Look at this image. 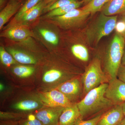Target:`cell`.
<instances>
[{"mask_svg": "<svg viewBox=\"0 0 125 125\" xmlns=\"http://www.w3.org/2000/svg\"><path fill=\"white\" fill-rule=\"evenodd\" d=\"M108 85V83H104L92 90L77 103L82 119L114 106L105 96Z\"/></svg>", "mask_w": 125, "mask_h": 125, "instance_id": "1", "label": "cell"}, {"mask_svg": "<svg viewBox=\"0 0 125 125\" xmlns=\"http://www.w3.org/2000/svg\"><path fill=\"white\" fill-rule=\"evenodd\" d=\"M22 5L18 0H10L0 12V29L19 10Z\"/></svg>", "mask_w": 125, "mask_h": 125, "instance_id": "13", "label": "cell"}, {"mask_svg": "<svg viewBox=\"0 0 125 125\" xmlns=\"http://www.w3.org/2000/svg\"><path fill=\"white\" fill-rule=\"evenodd\" d=\"M65 107H46L40 109L34 114L43 125H57L58 120Z\"/></svg>", "mask_w": 125, "mask_h": 125, "instance_id": "8", "label": "cell"}, {"mask_svg": "<svg viewBox=\"0 0 125 125\" xmlns=\"http://www.w3.org/2000/svg\"><path fill=\"white\" fill-rule=\"evenodd\" d=\"M72 54L79 60L87 62L89 59V53L87 48L80 44L73 45L71 48Z\"/></svg>", "mask_w": 125, "mask_h": 125, "instance_id": "19", "label": "cell"}, {"mask_svg": "<svg viewBox=\"0 0 125 125\" xmlns=\"http://www.w3.org/2000/svg\"><path fill=\"white\" fill-rule=\"evenodd\" d=\"M123 20L125 22V16H124L123 18Z\"/></svg>", "mask_w": 125, "mask_h": 125, "instance_id": "40", "label": "cell"}, {"mask_svg": "<svg viewBox=\"0 0 125 125\" xmlns=\"http://www.w3.org/2000/svg\"><path fill=\"white\" fill-rule=\"evenodd\" d=\"M117 78L125 83V66L121 65L117 73Z\"/></svg>", "mask_w": 125, "mask_h": 125, "instance_id": "31", "label": "cell"}, {"mask_svg": "<svg viewBox=\"0 0 125 125\" xmlns=\"http://www.w3.org/2000/svg\"></svg>", "mask_w": 125, "mask_h": 125, "instance_id": "42", "label": "cell"}, {"mask_svg": "<svg viewBox=\"0 0 125 125\" xmlns=\"http://www.w3.org/2000/svg\"><path fill=\"white\" fill-rule=\"evenodd\" d=\"M39 31L43 38L47 42L55 46L58 45L59 43V38L55 32L44 28L40 29Z\"/></svg>", "mask_w": 125, "mask_h": 125, "instance_id": "22", "label": "cell"}, {"mask_svg": "<svg viewBox=\"0 0 125 125\" xmlns=\"http://www.w3.org/2000/svg\"><path fill=\"white\" fill-rule=\"evenodd\" d=\"M117 18V16H107L101 12L86 30L89 44L96 45L103 37L109 35L115 29Z\"/></svg>", "mask_w": 125, "mask_h": 125, "instance_id": "3", "label": "cell"}, {"mask_svg": "<svg viewBox=\"0 0 125 125\" xmlns=\"http://www.w3.org/2000/svg\"><path fill=\"white\" fill-rule=\"evenodd\" d=\"M3 87H4V86L2 85V84H0V90H2V89H3Z\"/></svg>", "mask_w": 125, "mask_h": 125, "instance_id": "39", "label": "cell"}, {"mask_svg": "<svg viewBox=\"0 0 125 125\" xmlns=\"http://www.w3.org/2000/svg\"><path fill=\"white\" fill-rule=\"evenodd\" d=\"M57 89L62 93L71 102L77 99L81 93L80 82L77 78L64 82Z\"/></svg>", "mask_w": 125, "mask_h": 125, "instance_id": "10", "label": "cell"}, {"mask_svg": "<svg viewBox=\"0 0 125 125\" xmlns=\"http://www.w3.org/2000/svg\"><path fill=\"white\" fill-rule=\"evenodd\" d=\"M32 36L31 32L27 28L19 25H14L1 34V37H4L15 41L25 40Z\"/></svg>", "mask_w": 125, "mask_h": 125, "instance_id": "12", "label": "cell"}, {"mask_svg": "<svg viewBox=\"0 0 125 125\" xmlns=\"http://www.w3.org/2000/svg\"><path fill=\"white\" fill-rule=\"evenodd\" d=\"M115 29L116 33L125 38V22L123 20L117 22Z\"/></svg>", "mask_w": 125, "mask_h": 125, "instance_id": "30", "label": "cell"}, {"mask_svg": "<svg viewBox=\"0 0 125 125\" xmlns=\"http://www.w3.org/2000/svg\"><path fill=\"white\" fill-rule=\"evenodd\" d=\"M42 0H27L16 15L15 19L18 21L25 13L36 6Z\"/></svg>", "mask_w": 125, "mask_h": 125, "instance_id": "24", "label": "cell"}, {"mask_svg": "<svg viewBox=\"0 0 125 125\" xmlns=\"http://www.w3.org/2000/svg\"><path fill=\"white\" fill-rule=\"evenodd\" d=\"M102 115L99 114L94 118L87 120H84L80 117L74 125H97Z\"/></svg>", "mask_w": 125, "mask_h": 125, "instance_id": "29", "label": "cell"}, {"mask_svg": "<svg viewBox=\"0 0 125 125\" xmlns=\"http://www.w3.org/2000/svg\"><path fill=\"white\" fill-rule=\"evenodd\" d=\"M120 124L122 125H125V117L123 118Z\"/></svg>", "mask_w": 125, "mask_h": 125, "instance_id": "38", "label": "cell"}, {"mask_svg": "<svg viewBox=\"0 0 125 125\" xmlns=\"http://www.w3.org/2000/svg\"><path fill=\"white\" fill-rule=\"evenodd\" d=\"M0 58L1 62L6 66H10L16 63L13 56L2 46L0 47Z\"/></svg>", "mask_w": 125, "mask_h": 125, "instance_id": "26", "label": "cell"}, {"mask_svg": "<svg viewBox=\"0 0 125 125\" xmlns=\"http://www.w3.org/2000/svg\"><path fill=\"white\" fill-rule=\"evenodd\" d=\"M91 0H83V4H84L85 5L88 4V3L89 2H90Z\"/></svg>", "mask_w": 125, "mask_h": 125, "instance_id": "37", "label": "cell"}, {"mask_svg": "<svg viewBox=\"0 0 125 125\" xmlns=\"http://www.w3.org/2000/svg\"><path fill=\"white\" fill-rule=\"evenodd\" d=\"M19 125H43L34 114L27 115L25 117L19 121Z\"/></svg>", "mask_w": 125, "mask_h": 125, "instance_id": "28", "label": "cell"}, {"mask_svg": "<svg viewBox=\"0 0 125 125\" xmlns=\"http://www.w3.org/2000/svg\"><path fill=\"white\" fill-rule=\"evenodd\" d=\"M46 6L44 1L42 0L36 6L25 13L18 21L25 23L35 20L43 12Z\"/></svg>", "mask_w": 125, "mask_h": 125, "instance_id": "15", "label": "cell"}, {"mask_svg": "<svg viewBox=\"0 0 125 125\" xmlns=\"http://www.w3.org/2000/svg\"><path fill=\"white\" fill-rule=\"evenodd\" d=\"M42 103V102L32 99H27L16 103L13 107L14 109L22 111H30L41 108Z\"/></svg>", "mask_w": 125, "mask_h": 125, "instance_id": "18", "label": "cell"}, {"mask_svg": "<svg viewBox=\"0 0 125 125\" xmlns=\"http://www.w3.org/2000/svg\"><path fill=\"white\" fill-rule=\"evenodd\" d=\"M56 0H43L46 6L51 4Z\"/></svg>", "mask_w": 125, "mask_h": 125, "instance_id": "34", "label": "cell"}, {"mask_svg": "<svg viewBox=\"0 0 125 125\" xmlns=\"http://www.w3.org/2000/svg\"><path fill=\"white\" fill-rule=\"evenodd\" d=\"M27 115L24 114L8 112H0V118L1 120L20 121Z\"/></svg>", "mask_w": 125, "mask_h": 125, "instance_id": "27", "label": "cell"}, {"mask_svg": "<svg viewBox=\"0 0 125 125\" xmlns=\"http://www.w3.org/2000/svg\"><path fill=\"white\" fill-rule=\"evenodd\" d=\"M81 117L77 103L65 107L61 114L58 125H74Z\"/></svg>", "mask_w": 125, "mask_h": 125, "instance_id": "11", "label": "cell"}, {"mask_svg": "<svg viewBox=\"0 0 125 125\" xmlns=\"http://www.w3.org/2000/svg\"><path fill=\"white\" fill-rule=\"evenodd\" d=\"M125 45V38L116 33L108 45L105 55V67L110 79L117 78Z\"/></svg>", "mask_w": 125, "mask_h": 125, "instance_id": "2", "label": "cell"}, {"mask_svg": "<svg viewBox=\"0 0 125 125\" xmlns=\"http://www.w3.org/2000/svg\"><path fill=\"white\" fill-rule=\"evenodd\" d=\"M90 14L82 9H73L68 13L60 16L51 18L60 27L65 29L78 27L87 20Z\"/></svg>", "mask_w": 125, "mask_h": 125, "instance_id": "5", "label": "cell"}, {"mask_svg": "<svg viewBox=\"0 0 125 125\" xmlns=\"http://www.w3.org/2000/svg\"><path fill=\"white\" fill-rule=\"evenodd\" d=\"M78 1L77 0H57L51 4L46 6L43 12H48Z\"/></svg>", "mask_w": 125, "mask_h": 125, "instance_id": "25", "label": "cell"}, {"mask_svg": "<svg viewBox=\"0 0 125 125\" xmlns=\"http://www.w3.org/2000/svg\"><path fill=\"white\" fill-rule=\"evenodd\" d=\"M43 105L48 107H66L73 104L62 93L58 90H53L39 94Z\"/></svg>", "mask_w": 125, "mask_h": 125, "instance_id": "7", "label": "cell"}, {"mask_svg": "<svg viewBox=\"0 0 125 125\" xmlns=\"http://www.w3.org/2000/svg\"><path fill=\"white\" fill-rule=\"evenodd\" d=\"M35 69L31 66L20 65L13 69V72L16 76L21 78H27L31 76L35 71Z\"/></svg>", "mask_w": 125, "mask_h": 125, "instance_id": "23", "label": "cell"}, {"mask_svg": "<svg viewBox=\"0 0 125 125\" xmlns=\"http://www.w3.org/2000/svg\"><path fill=\"white\" fill-rule=\"evenodd\" d=\"M64 74L62 71L56 69H52L46 72L42 78L45 83H52L60 80L63 78Z\"/></svg>", "mask_w": 125, "mask_h": 125, "instance_id": "21", "label": "cell"}, {"mask_svg": "<svg viewBox=\"0 0 125 125\" xmlns=\"http://www.w3.org/2000/svg\"><path fill=\"white\" fill-rule=\"evenodd\" d=\"M120 105L121 106L122 108L123 114H124V116H125V103L121 104Z\"/></svg>", "mask_w": 125, "mask_h": 125, "instance_id": "36", "label": "cell"}, {"mask_svg": "<svg viewBox=\"0 0 125 125\" xmlns=\"http://www.w3.org/2000/svg\"><path fill=\"white\" fill-rule=\"evenodd\" d=\"M101 11L107 16L125 14V0H109L103 7Z\"/></svg>", "mask_w": 125, "mask_h": 125, "instance_id": "14", "label": "cell"}, {"mask_svg": "<svg viewBox=\"0 0 125 125\" xmlns=\"http://www.w3.org/2000/svg\"><path fill=\"white\" fill-rule=\"evenodd\" d=\"M0 125H19V121L14 120H2Z\"/></svg>", "mask_w": 125, "mask_h": 125, "instance_id": "32", "label": "cell"}, {"mask_svg": "<svg viewBox=\"0 0 125 125\" xmlns=\"http://www.w3.org/2000/svg\"><path fill=\"white\" fill-rule=\"evenodd\" d=\"M105 96L114 106L125 103V83L117 78L110 79Z\"/></svg>", "mask_w": 125, "mask_h": 125, "instance_id": "6", "label": "cell"}, {"mask_svg": "<svg viewBox=\"0 0 125 125\" xmlns=\"http://www.w3.org/2000/svg\"><path fill=\"white\" fill-rule=\"evenodd\" d=\"M7 50L16 61L21 64H34L37 62L33 57L24 52L10 48H7Z\"/></svg>", "mask_w": 125, "mask_h": 125, "instance_id": "16", "label": "cell"}, {"mask_svg": "<svg viewBox=\"0 0 125 125\" xmlns=\"http://www.w3.org/2000/svg\"><path fill=\"white\" fill-rule=\"evenodd\" d=\"M124 117L121 106L115 105L103 114L97 125H118Z\"/></svg>", "mask_w": 125, "mask_h": 125, "instance_id": "9", "label": "cell"}, {"mask_svg": "<svg viewBox=\"0 0 125 125\" xmlns=\"http://www.w3.org/2000/svg\"><path fill=\"white\" fill-rule=\"evenodd\" d=\"M6 2V0H0V9H2Z\"/></svg>", "mask_w": 125, "mask_h": 125, "instance_id": "35", "label": "cell"}, {"mask_svg": "<svg viewBox=\"0 0 125 125\" xmlns=\"http://www.w3.org/2000/svg\"><path fill=\"white\" fill-rule=\"evenodd\" d=\"M121 64L125 66V48H124V52H123V57H122V59Z\"/></svg>", "mask_w": 125, "mask_h": 125, "instance_id": "33", "label": "cell"}, {"mask_svg": "<svg viewBox=\"0 0 125 125\" xmlns=\"http://www.w3.org/2000/svg\"><path fill=\"white\" fill-rule=\"evenodd\" d=\"M121 125V124H120H120H119V125Z\"/></svg>", "mask_w": 125, "mask_h": 125, "instance_id": "41", "label": "cell"}, {"mask_svg": "<svg viewBox=\"0 0 125 125\" xmlns=\"http://www.w3.org/2000/svg\"><path fill=\"white\" fill-rule=\"evenodd\" d=\"M83 4V0L81 1H78L63 7L55 9L48 12L45 16L46 18L51 19L56 16H60L65 14L73 9H78Z\"/></svg>", "mask_w": 125, "mask_h": 125, "instance_id": "17", "label": "cell"}, {"mask_svg": "<svg viewBox=\"0 0 125 125\" xmlns=\"http://www.w3.org/2000/svg\"><path fill=\"white\" fill-rule=\"evenodd\" d=\"M83 92L86 94L92 90L107 83V78L101 67V60L94 59L85 70L82 77Z\"/></svg>", "mask_w": 125, "mask_h": 125, "instance_id": "4", "label": "cell"}, {"mask_svg": "<svg viewBox=\"0 0 125 125\" xmlns=\"http://www.w3.org/2000/svg\"><path fill=\"white\" fill-rule=\"evenodd\" d=\"M109 0H92L81 9L90 14H94L101 11L104 5Z\"/></svg>", "mask_w": 125, "mask_h": 125, "instance_id": "20", "label": "cell"}]
</instances>
